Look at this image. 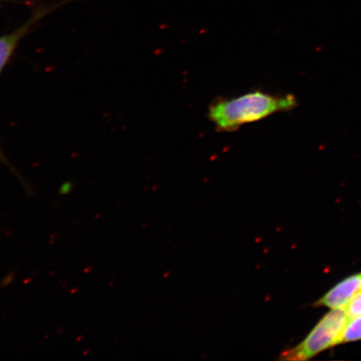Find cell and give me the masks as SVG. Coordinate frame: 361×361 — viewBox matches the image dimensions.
<instances>
[{"mask_svg": "<svg viewBox=\"0 0 361 361\" xmlns=\"http://www.w3.org/2000/svg\"><path fill=\"white\" fill-rule=\"evenodd\" d=\"M68 3V1L60 2L51 6L39 7L35 10L33 16L25 24L17 28L13 32L4 35L0 37V73L6 67L8 61L13 55V51L19 44L20 40L30 32L31 29L43 19L49 13L55 11L56 8Z\"/></svg>", "mask_w": 361, "mask_h": 361, "instance_id": "3", "label": "cell"}, {"mask_svg": "<svg viewBox=\"0 0 361 361\" xmlns=\"http://www.w3.org/2000/svg\"><path fill=\"white\" fill-rule=\"evenodd\" d=\"M361 340V314L348 317L338 344Z\"/></svg>", "mask_w": 361, "mask_h": 361, "instance_id": "5", "label": "cell"}, {"mask_svg": "<svg viewBox=\"0 0 361 361\" xmlns=\"http://www.w3.org/2000/svg\"><path fill=\"white\" fill-rule=\"evenodd\" d=\"M348 320L346 309H335L320 320L300 344L284 350L279 359L305 360L320 352L338 345L345 324Z\"/></svg>", "mask_w": 361, "mask_h": 361, "instance_id": "2", "label": "cell"}, {"mask_svg": "<svg viewBox=\"0 0 361 361\" xmlns=\"http://www.w3.org/2000/svg\"><path fill=\"white\" fill-rule=\"evenodd\" d=\"M297 105L293 94L274 96L261 90L231 99H220L209 108V118L221 132H233L242 126L255 123Z\"/></svg>", "mask_w": 361, "mask_h": 361, "instance_id": "1", "label": "cell"}, {"mask_svg": "<svg viewBox=\"0 0 361 361\" xmlns=\"http://www.w3.org/2000/svg\"><path fill=\"white\" fill-rule=\"evenodd\" d=\"M361 293V274L353 275L337 284L320 299L315 306H326L333 310L346 309Z\"/></svg>", "mask_w": 361, "mask_h": 361, "instance_id": "4", "label": "cell"}, {"mask_svg": "<svg viewBox=\"0 0 361 361\" xmlns=\"http://www.w3.org/2000/svg\"><path fill=\"white\" fill-rule=\"evenodd\" d=\"M0 160L6 161V157H4L3 152H1V149H0Z\"/></svg>", "mask_w": 361, "mask_h": 361, "instance_id": "8", "label": "cell"}, {"mask_svg": "<svg viewBox=\"0 0 361 361\" xmlns=\"http://www.w3.org/2000/svg\"><path fill=\"white\" fill-rule=\"evenodd\" d=\"M346 311L349 318L361 314V293L347 306Z\"/></svg>", "mask_w": 361, "mask_h": 361, "instance_id": "6", "label": "cell"}, {"mask_svg": "<svg viewBox=\"0 0 361 361\" xmlns=\"http://www.w3.org/2000/svg\"><path fill=\"white\" fill-rule=\"evenodd\" d=\"M13 279H15V274H13V273L8 274L6 275V276L2 279L1 286L6 287V286H10V284L13 281Z\"/></svg>", "mask_w": 361, "mask_h": 361, "instance_id": "7", "label": "cell"}]
</instances>
